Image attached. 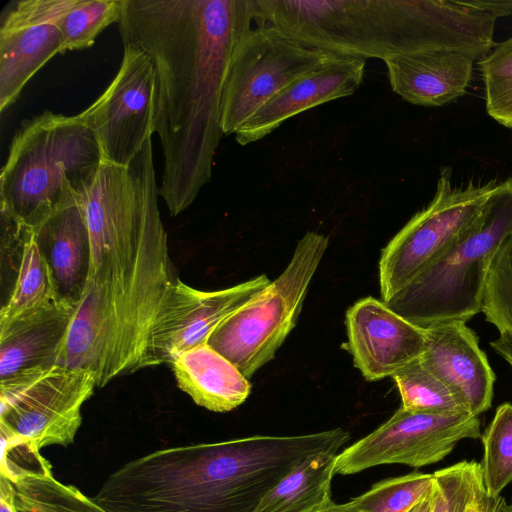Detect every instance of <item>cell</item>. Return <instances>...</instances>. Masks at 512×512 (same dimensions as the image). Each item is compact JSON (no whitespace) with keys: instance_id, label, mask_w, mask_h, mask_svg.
I'll list each match as a JSON object with an SVG mask.
<instances>
[{"instance_id":"6da1fadb","label":"cell","mask_w":512,"mask_h":512,"mask_svg":"<svg viewBox=\"0 0 512 512\" xmlns=\"http://www.w3.org/2000/svg\"><path fill=\"white\" fill-rule=\"evenodd\" d=\"M158 196L152 137L126 166L102 161L78 194L89 271L59 363L93 371L98 388L151 367V331L179 280Z\"/></svg>"},{"instance_id":"7a4b0ae2","label":"cell","mask_w":512,"mask_h":512,"mask_svg":"<svg viewBox=\"0 0 512 512\" xmlns=\"http://www.w3.org/2000/svg\"><path fill=\"white\" fill-rule=\"evenodd\" d=\"M253 21L252 0H122V43L145 52L155 71L159 195L171 216L211 180L231 57Z\"/></svg>"},{"instance_id":"3957f363","label":"cell","mask_w":512,"mask_h":512,"mask_svg":"<svg viewBox=\"0 0 512 512\" xmlns=\"http://www.w3.org/2000/svg\"><path fill=\"white\" fill-rule=\"evenodd\" d=\"M102 161L94 132L78 115L44 111L26 120L1 170V219L36 231L77 199Z\"/></svg>"},{"instance_id":"277c9868","label":"cell","mask_w":512,"mask_h":512,"mask_svg":"<svg viewBox=\"0 0 512 512\" xmlns=\"http://www.w3.org/2000/svg\"><path fill=\"white\" fill-rule=\"evenodd\" d=\"M257 25L298 42L366 60L431 48L429 0H252Z\"/></svg>"},{"instance_id":"5b68a950","label":"cell","mask_w":512,"mask_h":512,"mask_svg":"<svg viewBox=\"0 0 512 512\" xmlns=\"http://www.w3.org/2000/svg\"><path fill=\"white\" fill-rule=\"evenodd\" d=\"M512 232V178L498 182L475 220L385 303L426 329L481 312L488 272Z\"/></svg>"},{"instance_id":"8992f818","label":"cell","mask_w":512,"mask_h":512,"mask_svg":"<svg viewBox=\"0 0 512 512\" xmlns=\"http://www.w3.org/2000/svg\"><path fill=\"white\" fill-rule=\"evenodd\" d=\"M328 242L324 234L307 232L278 278L220 323L208 337L207 343L246 378L274 358L296 325Z\"/></svg>"},{"instance_id":"52a82bcc","label":"cell","mask_w":512,"mask_h":512,"mask_svg":"<svg viewBox=\"0 0 512 512\" xmlns=\"http://www.w3.org/2000/svg\"><path fill=\"white\" fill-rule=\"evenodd\" d=\"M96 374L55 363L0 380V430L41 449L73 443Z\"/></svg>"},{"instance_id":"ba28073f","label":"cell","mask_w":512,"mask_h":512,"mask_svg":"<svg viewBox=\"0 0 512 512\" xmlns=\"http://www.w3.org/2000/svg\"><path fill=\"white\" fill-rule=\"evenodd\" d=\"M338 56L306 46L274 26L251 27L231 57L222 101L223 134H235L277 93Z\"/></svg>"},{"instance_id":"9c48e42d","label":"cell","mask_w":512,"mask_h":512,"mask_svg":"<svg viewBox=\"0 0 512 512\" xmlns=\"http://www.w3.org/2000/svg\"><path fill=\"white\" fill-rule=\"evenodd\" d=\"M498 181L452 185L445 167L430 203L384 247L379 261L382 300L388 301L436 259L475 220Z\"/></svg>"},{"instance_id":"30bf717a","label":"cell","mask_w":512,"mask_h":512,"mask_svg":"<svg viewBox=\"0 0 512 512\" xmlns=\"http://www.w3.org/2000/svg\"><path fill=\"white\" fill-rule=\"evenodd\" d=\"M481 435L479 416L400 407L378 428L338 453L334 471L350 475L384 464L420 468L444 459L461 440Z\"/></svg>"},{"instance_id":"8fae6325","label":"cell","mask_w":512,"mask_h":512,"mask_svg":"<svg viewBox=\"0 0 512 512\" xmlns=\"http://www.w3.org/2000/svg\"><path fill=\"white\" fill-rule=\"evenodd\" d=\"M120 68L104 92L77 114L94 132L103 161L126 166L154 133L155 71L142 50L123 45Z\"/></svg>"},{"instance_id":"7c38bea8","label":"cell","mask_w":512,"mask_h":512,"mask_svg":"<svg viewBox=\"0 0 512 512\" xmlns=\"http://www.w3.org/2000/svg\"><path fill=\"white\" fill-rule=\"evenodd\" d=\"M74 0L11 1L0 21V111L19 97L28 81L63 54L61 21Z\"/></svg>"},{"instance_id":"4fadbf2b","label":"cell","mask_w":512,"mask_h":512,"mask_svg":"<svg viewBox=\"0 0 512 512\" xmlns=\"http://www.w3.org/2000/svg\"><path fill=\"white\" fill-rule=\"evenodd\" d=\"M265 275L216 291L195 289L180 279L151 331L150 366L171 364L182 352L207 342L213 330L269 284Z\"/></svg>"},{"instance_id":"5bb4252c","label":"cell","mask_w":512,"mask_h":512,"mask_svg":"<svg viewBox=\"0 0 512 512\" xmlns=\"http://www.w3.org/2000/svg\"><path fill=\"white\" fill-rule=\"evenodd\" d=\"M346 327L354 365L368 381L392 377L420 359L425 349V330L374 297L347 310Z\"/></svg>"},{"instance_id":"9a60e30c","label":"cell","mask_w":512,"mask_h":512,"mask_svg":"<svg viewBox=\"0 0 512 512\" xmlns=\"http://www.w3.org/2000/svg\"><path fill=\"white\" fill-rule=\"evenodd\" d=\"M425 330L423 365L460 396L472 415L492 404L495 374L476 333L464 321H450Z\"/></svg>"},{"instance_id":"2e32d148","label":"cell","mask_w":512,"mask_h":512,"mask_svg":"<svg viewBox=\"0 0 512 512\" xmlns=\"http://www.w3.org/2000/svg\"><path fill=\"white\" fill-rule=\"evenodd\" d=\"M364 70L365 60L336 57L277 93L239 128L236 141L240 145L258 141L301 112L353 94Z\"/></svg>"},{"instance_id":"e0dca14e","label":"cell","mask_w":512,"mask_h":512,"mask_svg":"<svg viewBox=\"0 0 512 512\" xmlns=\"http://www.w3.org/2000/svg\"><path fill=\"white\" fill-rule=\"evenodd\" d=\"M474 59L453 51L433 50L386 59L392 90L407 102L438 107L466 93Z\"/></svg>"},{"instance_id":"ac0fdd59","label":"cell","mask_w":512,"mask_h":512,"mask_svg":"<svg viewBox=\"0 0 512 512\" xmlns=\"http://www.w3.org/2000/svg\"><path fill=\"white\" fill-rule=\"evenodd\" d=\"M74 306L55 301L35 312L0 323V380L59 363Z\"/></svg>"},{"instance_id":"d6986e66","label":"cell","mask_w":512,"mask_h":512,"mask_svg":"<svg viewBox=\"0 0 512 512\" xmlns=\"http://www.w3.org/2000/svg\"><path fill=\"white\" fill-rule=\"evenodd\" d=\"M52 274L57 298L72 306L85 288L90 260L88 227L79 197L36 231Z\"/></svg>"},{"instance_id":"ffe728a7","label":"cell","mask_w":512,"mask_h":512,"mask_svg":"<svg viewBox=\"0 0 512 512\" xmlns=\"http://www.w3.org/2000/svg\"><path fill=\"white\" fill-rule=\"evenodd\" d=\"M170 365L178 387L210 411H231L251 392L248 378L207 342L180 353Z\"/></svg>"},{"instance_id":"44dd1931","label":"cell","mask_w":512,"mask_h":512,"mask_svg":"<svg viewBox=\"0 0 512 512\" xmlns=\"http://www.w3.org/2000/svg\"><path fill=\"white\" fill-rule=\"evenodd\" d=\"M1 223L3 231L14 239L19 252L15 282L0 310V323H4L60 300L36 232L4 219Z\"/></svg>"},{"instance_id":"7402d4cb","label":"cell","mask_w":512,"mask_h":512,"mask_svg":"<svg viewBox=\"0 0 512 512\" xmlns=\"http://www.w3.org/2000/svg\"><path fill=\"white\" fill-rule=\"evenodd\" d=\"M338 451L303 459L266 493L254 512H318L330 505Z\"/></svg>"},{"instance_id":"603a6c76","label":"cell","mask_w":512,"mask_h":512,"mask_svg":"<svg viewBox=\"0 0 512 512\" xmlns=\"http://www.w3.org/2000/svg\"><path fill=\"white\" fill-rule=\"evenodd\" d=\"M11 482L19 512H108L75 486L56 480L51 468Z\"/></svg>"},{"instance_id":"cb8c5ba5","label":"cell","mask_w":512,"mask_h":512,"mask_svg":"<svg viewBox=\"0 0 512 512\" xmlns=\"http://www.w3.org/2000/svg\"><path fill=\"white\" fill-rule=\"evenodd\" d=\"M402 408L434 414H471L466 402L428 370L420 359L392 376Z\"/></svg>"},{"instance_id":"d4e9b609","label":"cell","mask_w":512,"mask_h":512,"mask_svg":"<svg viewBox=\"0 0 512 512\" xmlns=\"http://www.w3.org/2000/svg\"><path fill=\"white\" fill-rule=\"evenodd\" d=\"M484 448L482 476L488 495L499 496L512 482V404L496 409L489 426L481 435Z\"/></svg>"},{"instance_id":"484cf974","label":"cell","mask_w":512,"mask_h":512,"mask_svg":"<svg viewBox=\"0 0 512 512\" xmlns=\"http://www.w3.org/2000/svg\"><path fill=\"white\" fill-rule=\"evenodd\" d=\"M433 486V473L413 472L377 482L348 503L361 512H408Z\"/></svg>"},{"instance_id":"4316f807","label":"cell","mask_w":512,"mask_h":512,"mask_svg":"<svg viewBox=\"0 0 512 512\" xmlns=\"http://www.w3.org/2000/svg\"><path fill=\"white\" fill-rule=\"evenodd\" d=\"M122 0H74L61 21L63 53L91 47L110 24L118 23Z\"/></svg>"},{"instance_id":"83f0119b","label":"cell","mask_w":512,"mask_h":512,"mask_svg":"<svg viewBox=\"0 0 512 512\" xmlns=\"http://www.w3.org/2000/svg\"><path fill=\"white\" fill-rule=\"evenodd\" d=\"M478 64L484 83L487 114L502 126L512 129V36L496 43Z\"/></svg>"},{"instance_id":"f1b7e54d","label":"cell","mask_w":512,"mask_h":512,"mask_svg":"<svg viewBox=\"0 0 512 512\" xmlns=\"http://www.w3.org/2000/svg\"><path fill=\"white\" fill-rule=\"evenodd\" d=\"M481 312L499 335L512 337V232L488 272Z\"/></svg>"},{"instance_id":"f546056e","label":"cell","mask_w":512,"mask_h":512,"mask_svg":"<svg viewBox=\"0 0 512 512\" xmlns=\"http://www.w3.org/2000/svg\"><path fill=\"white\" fill-rule=\"evenodd\" d=\"M434 475L432 512H465L484 487L482 469L476 461H460Z\"/></svg>"},{"instance_id":"4dcf8cb0","label":"cell","mask_w":512,"mask_h":512,"mask_svg":"<svg viewBox=\"0 0 512 512\" xmlns=\"http://www.w3.org/2000/svg\"><path fill=\"white\" fill-rule=\"evenodd\" d=\"M1 475L10 481L51 468L40 449L16 436L1 431Z\"/></svg>"},{"instance_id":"1f68e13d","label":"cell","mask_w":512,"mask_h":512,"mask_svg":"<svg viewBox=\"0 0 512 512\" xmlns=\"http://www.w3.org/2000/svg\"><path fill=\"white\" fill-rule=\"evenodd\" d=\"M505 500L499 496H490L484 489L466 507L465 512H501Z\"/></svg>"},{"instance_id":"d6a6232c","label":"cell","mask_w":512,"mask_h":512,"mask_svg":"<svg viewBox=\"0 0 512 512\" xmlns=\"http://www.w3.org/2000/svg\"><path fill=\"white\" fill-rule=\"evenodd\" d=\"M0 512H19L15 503V492L12 482L0 476Z\"/></svg>"},{"instance_id":"836d02e7","label":"cell","mask_w":512,"mask_h":512,"mask_svg":"<svg viewBox=\"0 0 512 512\" xmlns=\"http://www.w3.org/2000/svg\"><path fill=\"white\" fill-rule=\"evenodd\" d=\"M492 349L497 352L512 367V337L498 335L490 342Z\"/></svg>"},{"instance_id":"e575fe53","label":"cell","mask_w":512,"mask_h":512,"mask_svg":"<svg viewBox=\"0 0 512 512\" xmlns=\"http://www.w3.org/2000/svg\"><path fill=\"white\" fill-rule=\"evenodd\" d=\"M434 487V486H433ZM433 509V488L431 492L418 502L408 512H432Z\"/></svg>"},{"instance_id":"d590c367","label":"cell","mask_w":512,"mask_h":512,"mask_svg":"<svg viewBox=\"0 0 512 512\" xmlns=\"http://www.w3.org/2000/svg\"><path fill=\"white\" fill-rule=\"evenodd\" d=\"M318 512H361V511H359V510L355 509L354 507H352L351 505H349L348 502L342 503V504H337V503L332 502L330 505H328L327 507H325L324 509H322Z\"/></svg>"},{"instance_id":"8d00e7d4","label":"cell","mask_w":512,"mask_h":512,"mask_svg":"<svg viewBox=\"0 0 512 512\" xmlns=\"http://www.w3.org/2000/svg\"><path fill=\"white\" fill-rule=\"evenodd\" d=\"M501 512H512V498L509 503L505 501Z\"/></svg>"}]
</instances>
